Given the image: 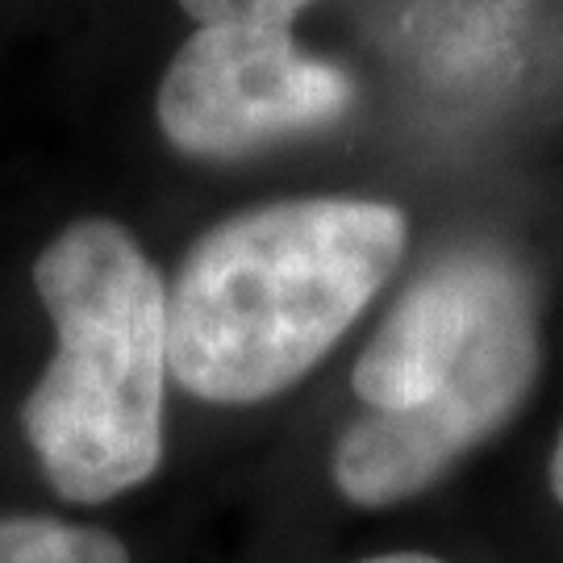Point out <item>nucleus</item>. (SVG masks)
<instances>
[{
	"instance_id": "obj_5",
	"label": "nucleus",
	"mask_w": 563,
	"mask_h": 563,
	"mask_svg": "<svg viewBox=\"0 0 563 563\" xmlns=\"http://www.w3.org/2000/svg\"><path fill=\"white\" fill-rule=\"evenodd\" d=\"M522 276V263L493 246H460L426 267L388 309L355 363V393L372 413L430 405L460 376L484 322Z\"/></svg>"
},
{
	"instance_id": "obj_9",
	"label": "nucleus",
	"mask_w": 563,
	"mask_h": 563,
	"mask_svg": "<svg viewBox=\"0 0 563 563\" xmlns=\"http://www.w3.org/2000/svg\"><path fill=\"white\" fill-rule=\"evenodd\" d=\"M360 563H443V560L418 555V551H397V555H376V560H360Z\"/></svg>"
},
{
	"instance_id": "obj_8",
	"label": "nucleus",
	"mask_w": 563,
	"mask_h": 563,
	"mask_svg": "<svg viewBox=\"0 0 563 563\" xmlns=\"http://www.w3.org/2000/svg\"><path fill=\"white\" fill-rule=\"evenodd\" d=\"M551 493H555L563 505V434H560V443H555V455H551Z\"/></svg>"
},
{
	"instance_id": "obj_6",
	"label": "nucleus",
	"mask_w": 563,
	"mask_h": 563,
	"mask_svg": "<svg viewBox=\"0 0 563 563\" xmlns=\"http://www.w3.org/2000/svg\"><path fill=\"white\" fill-rule=\"evenodd\" d=\"M0 563H130L118 534L42 514L0 518Z\"/></svg>"
},
{
	"instance_id": "obj_7",
	"label": "nucleus",
	"mask_w": 563,
	"mask_h": 563,
	"mask_svg": "<svg viewBox=\"0 0 563 563\" xmlns=\"http://www.w3.org/2000/svg\"><path fill=\"white\" fill-rule=\"evenodd\" d=\"M201 25L218 21H255V25H288L313 0H180Z\"/></svg>"
},
{
	"instance_id": "obj_1",
	"label": "nucleus",
	"mask_w": 563,
	"mask_h": 563,
	"mask_svg": "<svg viewBox=\"0 0 563 563\" xmlns=\"http://www.w3.org/2000/svg\"><path fill=\"white\" fill-rule=\"evenodd\" d=\"M397 205L297 197L225 218L167 288L176 380L213 405H255L301 380L405 255Z\"/></svg>"
},
{
	"instance_id": "obj_4",
	"label": "nucleus",
	"mask_w": 563,
	"mask_h": 563,
	"mask_svg": "<svg viewBox=\"0 0 563 563\" xmlns=\"http://www.w3.org/2000/svg\"><path fill=\"white\" fill-rule=\"evenodd\" d=\"M351 101V76L301 51L288 25L218 21L201 25L167 63L159 125L184 155L230 159L263 142L334 125Z\"/></svg>"
},
{
	"instance_id": "obj_3",
	"label": "nucleus",
	"mask_w": 563,
	"mask_h": 563,
	"mask_svg": "<svg viewBox=\"0 0 563 563\" xmlns=\"http://www.w3.org/2000/svg\"><path fill=\"white\" fill-rule=\"evenodd\" d=\"M539 376V292L530 276L509 284L484 322L460 376L422 409L363 413L334 446V484L351 505L384 509L426 493L455 460L497 434Z\"/></svg>"
},
{
	"instance_id": "obj_2",
	"label": "nucleus",
	"mask_w": 563,
	"mask_h": 563,
	"mask_svg": "<svg viewBox=\"0 0 563 563\" xmlns=\"http://www.w3.org/2000/svg\"><path fill=\"white\" fill-rule=\"evenodd\" d=\"M34 288L59 346L21 405L25 439L59 497L113 501L163 460L167 284L125 225L84 218L42 246Z\"/></svg>"
}]
</instances>
